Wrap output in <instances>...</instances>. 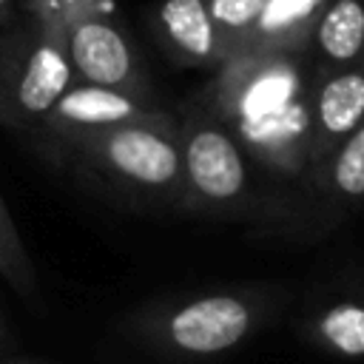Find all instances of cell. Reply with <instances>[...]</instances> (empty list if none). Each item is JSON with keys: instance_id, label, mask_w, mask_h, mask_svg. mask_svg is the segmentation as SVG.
<instances>
[{"instance_id": "52a82bcc", "label": "cell", "mask_w": 364, "mask_h": 364, "mask_svg": "<svg viewBox=\"0 0 364 364\" xmlns=\"http://www.w3.org/2000/svg\"><path fill=\"white\" fill-rule=\"evenodd\" d=\"M168 108H162L151 97H136V94L100 88V85H88V82H74L63 94V100L54 105V111L48 114L40 134L31 139V148L54 168L57 165L65 168L71 151L82 139H88L100 131L125 125V122L159 117Z\"/></svg>"}, {"instance_id": "3957f363", "label": "cell", "mask_w": 364, "mask_h": 364, "mask_svg": "<svg viewBox=\"0 0 364 364\" xmlns=\"http://www.w3.org/2000/svg\"><path fill=\"white\" fill-rule=\"evenodd\" d=\"M65 168H74L85 179L131 202L185 210L179 117L173 111L82 139L71 151Z\"/></svg>"}, {"instance_id": "ba28073f", "label": "cell", "mask_w": 364, "mask_h": 364, "mask_svg": "<svg viewBox=\"0 0 364 364\" xmlns=\"http://www.w3.org/2000/svg\"><path fill=\"white\" fill-rule=\"evenodd\" d=\"M301 341L333 358H364V262L316 282L293 316Z\"/></svg>"}, {"instance_id": "8992f818", "label": "cell", "mask_w": 364, "mask_h": 364, "mask_svg": "<svg viewBox=\"0 0 364 364\" xmlns=\"http://www.w3.org/2000/svg\"><path fill=\"white\" fill-rule=\"evenodd\" d=\"M364 202V125L330 156L307 168L287 191L267 193L262 222L267 233L318 242Z\"/></svg>"}, {"instance_id": "5bb4252c", "label": "cell", "mask_w": 364, "mask_h": 364, "mask_svg": "<svg viewBox=\"0 0 364 364\" xmlns=\"http://www.w3.org/2000/svg\"><path fill=\"white\" fill-rule=\"evenodd\" d=\"M0 279L28 304L40 299V279L37 267L23 245V236L17 230V222L0 193Z\"/></svg>"}, {"instance_id": "4fadbf2b", "label": "cell", "mask_w": 364, "mask_h": 364, "mask_svg": "<svg viewBox=\"0 0 364 364\" xmlns=\"http://www.w3.org/2000/svg\"><path fill=\"white\" fill-rule=\"evenodd\" d=\"M327 3L330 0H267L245 51L310 48L313 28Z\"/></svg>"}, {"instance_id": "e0dca14e", "label": "cell", "mask_w": 364, "mask_h": 364, "mask_svg": "<svg viewBox=\"0 0 364 364\" xmlns=\"http://www.w3.org/2000/svg\"><path fill=\"white\" fill-rule=\"evenodd\" d=\"M0 364H51V361L37 358V355H28V353H17V350H11V353H0Z\"/></svg>"}, {"instance_id": "7a4b0ae2", "label": "cell", "mask_w": 364, "mask_h": 364, "mask_svg": "<svg viewBox=\"0 0 364 364\" xmlns=\"http://www.w3.org/2000/svg\"><path fill=\"white\" fill-rule=\"evenodd\" d=\"M290 301L284 284H222L148 301L122 318V333L165 358H213L270 327Z\"/></svg>"}, {"instance_id": "277c9868", "label": "cell", "mask_w": 364, "mask_h": 364, "mask_svg": "<svg viewBox=\"0 0 364 364\" xmlns=\"http://www.w3.org/2000/svg\"><path fill=\"white\" fill-rule=\"evenodd\" d=\"M65 23L60 9H23L0 28V125L28 145L77 82Z\"/></svg>"}, {"instance_id": "2e32d148", "label": "cell", "mask_w": 364, "mask_h": 364, "mask_svg": "<svg viewBox=\"0 0 364 364\" xmlns=\"http://www.w3.org/2000/svg\"><path fill=\"white\" fill-rule=\"evenodd\" d=\"M23 11L20 0H0V28H6L11 20H17Z\"/></svg>"}, {"instance_id": "30bf717a", "label": "cell", "mask_w": 364, "mask_h": 364, "mask_svg": "<svg viewBox=\"0 0 364 364\" xmlns=\"http://www.w3.org/2000/svg\"><path fill=\"white\" fill-rule=\"evenodd\" d=\"M145 23L168 60L185 68L219 71L230 60L205 0H159L145 9Z\"/></svg>"}, {"instance_id": "8fae6325", "label": "cell", "mask_w": 364, "mask_h": 364, "mask_svg": "<svg viewBox=\"0 0 364 364\" xmlns=\"http://www.w3.org/2000/svg\"><path fill=\"white\" fill-rule=\"evenodd\" d=\"M364 125V63L316 74L310 102V168Z\"/></svg>"}, {"instance_id": "7c38bea8", "label": "cell", "mask_w": 364, "mask_h": 364, "mask_svg": "<svg viewBox=\"0 0 364 364\" xmlns=\"http://www.w3.org/2000/svg\"><path fill=\"white\" fill-rule=\"evenodd\" d=\"M310 54L316 74H330L364 63V0H330L321 11Z\"/></svg>"}, {"instance_id": "ac0fdd59", "label": "cell", "mask_w": 364, "mask_h": 364, "mask_svg": "<svg viewBox=\"0 0 364 364\" xmlns=\"http://www.w3.org/2000/svg\"><path fill=\"white\" fill-rule=\"evenodd\" d=\"M14 350V333L9 330V324L0 316V353H11Z\"/></svg>"}, {"instance_id": "9c48e42d", "label": "cell", "mask_w": 364, "mask_h": 364, "mask_svg": "<svg viewBox=\"0 0 364 364\" xmlns=\"http://www.w3.org/2000/svg\"><path fill=\"white\" fill-rule=\"evenodd\" d=\"M65 46L77 82L154 97L151 77L134 40L102 11H80L65 23Z\"/></svg>"}, {"instance_id": "6da1fadb", "label": "cell", "mask_w": 364, "mask_h": 364, "mask_svg": "<svg viewBox=\"0 0 364 364\" xmlns=\"http://www.w3.org/2000/svg\"><path fill=\"white\" fill-rule=\"evenodd\" d=\"M313 85L310 48L242 51L213 71L196 102L236 136L256 168L279 182H296L310 168Z\"/></svg>"}, {"instance_id": "9a60e30c", "label": "cell", "mask_w": 364, "mask_h": 364, "mask_svg": "<svg viewBox=\"0 0 364 364\" xmlns=\"http://www.w3.org/2000/svg\"><path fill=\"white\" fill-rule=\"evenodd\" d=\"M205 3L228 46V54L236 57L239 51H245L267 0H205Z\"/></svg>"}, {"instance_id": "5b68a950", "label": "cell", "mask_w": 364, "mask_h": 364, "mask_svg": "<svg viewBox=\"0 0 364 364\" xmlns=\"http://www.w3.org/2000/svg\"><path fill=\"white\" fill-rule=\"evenodd\" d=\"M176 117L185 171V210L208 219L259 225L267 196L253 188L247 168L250 159L236 136L196 100Z\"/></svg>"}]
</instances>
